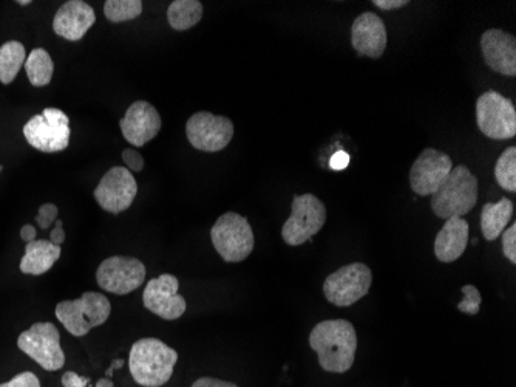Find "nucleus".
I'll return each instance as SVG.
<instances>
[{"mask_svg": "<svg viewBox=\"0 0 516 387\" xmlns=\"http://www.w3.org/2000/svg\"><path fill=\"white\" fill-rule=\"evenodd\" d=\"M309 346L326 372L345 374L353 367L357 352V333L347 319H328L314 327Z\"/></svg>", "mask_w": 516, "mask_h": 387, "instance_id": "obj_1", "label": "nucleus"}, {"mask_svg": "<svg viewBox=\"0 0 516 387\" xmlns=\"http://www.w3.org/2000/svg\"><path fill=\"white\" fill-rule=\"evenodd\" d=\"M177 361V350L157 338H143L130 350V374L140 386L161 387L174 375Z\"/></svg>", "mask_w": 516, "mask_h": 387, "instance_id": "obj_2", "label": "nucleus"}, {"mask_svg": "<svg viewBox=\"0 0 516 387\" xmlns=\"http://www.w3.org/2000/svg\"><path fill=\"white\" fill-rule=\"evenodd\" d=\"M430 203L439 219L466 216L478 203V179L467 166H456Z\"/></svg>", "mask_w": 516, "mask_h": 387, "instance_id": "obj_3", "label": "nucleus"}, {"mask_svg": "<svg viewBox=\"0 0 516 387\" xmlns=\"http://www.w3.org/2000/svg\"><path fill=\"white\" fill-rule=\"evenodd\" d=\"M110 313L112 304L109 299L96 292H87L75 301H62L56 305V318L76 338L102 326L110 318Z\"/></svg>", "mask_w": 516, "mask_h": 387, "instance_id": "obj_4", "label": "nucleus"}, {"mask_svg": "<svg viewBox=\"0 0 516 387\" xmlns=\"http://www.w3.org/2000/svg\"><path fill=\"white\" fill-rule=\"evenodd\" d=\"M212 244L226 262H242L254 251L255 237L248 219L237 213L218 217L211 230Z\"/></svg>", "mask_w": 516, "mask_h": 387, "instance_id": "obj_5", "label": "nucleus"}, {"mask_svg": "<svg viewBox=\"0 0 516 387\" xmlns=\"http://www.w3.org/2000/svg\"><path fill=\"white\" fill-rule=\"evenodd\" d=\"M25 140L30 146L45 154H55L64 151L70 144L72 129L70 118L59 109H44L39 115H34L25 123Z\"/></svg>", "mask_w": 516, "mask_h": 387, "instance_id": "obj_6", "label": "nucleus"}, {"mask_svg": "<svg viewBox=\"0 0 516 387\" xmlns=\"http://www.w3.org/2000/svg\"><path fill=\"white\" fill-rule=\"evenodd\" d=\"M17 347L47 372H56L65 364L58 327L51 322H36L17 338Z\"/></svg>", "mask_w": 516, "mask_h": 387, "instance_id": "obj_7", "label": "nucleus"}, {"mask_svg": "<svg viewBox=\"0 0 516 387\" xmlns=\"http://www.w3.org/2000/svg\"><path fill=\"white\" fill-rule=\"evenodd\" d=\"M326 222V208L313 194L294 196L289 219L282 228L285 244L299 247L313 239Z\"/></svg>", "mask_w": 516, "mask_h": 387, "instance_id": "obj_8", "label": "nucleus"}, {"mask_svg": "<svg viewBox=\"0 0 516 387\" xmlns=\"http://www.w3.org/2000/svg\"><path fill=\"white\" fill-rule=\"evenodd\" d=\"M373 284V273L368 265L354 262L339 268L323 284L325 298L337 307H350L367 296Z\"/></svg>", "mask_w": 516, "mask_h": 387, "instance_id": "obj_9", "label": "nucleus"}, {"mask_svg": "<svg viewBox=\"0 0 516 387\" xmlns=\"http://www.w3.org/2000/svg\"><path fill=\"white\" fill-rule=\"evenodd\" d=\"M479 131L492 140H509L516 134V110L512 101L490 90L476 101Z\"/></svg>", "mask_w": 516, "mask_h": 387, "instance_id": "obj_10", "label": "nucleus"}, {"mask_svg": "<svg viewBox=\"0 0 516 387\" xmlns=\"http://www.w3.org/2000/svg\"><path fill=\"white\" fill-rule=\"evenodd\" d=\"M146 281V265L136 257L112 256L99 265L96 282L113 295H129Z\"/></svg>", "mask_w": 516, "mask_h": 387, "instance_id": "obj_11", "label": "nucleus"}, {"mask_svg": "<svg viewBox=\"0 0 516 387\" xmlns=\"http://www.w3.org/2000/svg\"><path fill=\"white\" fill-rule=\"evenodd\" d=\"M234 132V123L229 118L218 117L211 112H197L186 124L189 143L197 151L208 154L223 151L231 143Z\"/></svg>", "mask_w": 516, "mask_h": 387, "instance_id": "obj_12", "label": "nucleus"}, {"mask_svg": "<svg viewBox=\"0 0 516 387\" xmlns=\"http://www.w3.org/2000/svg\"><path fill=\"white\" fill-rule=\"evenodd\" d=\"M93 194L104 211L116 216L132 206L138 194V185L129 169L116 166L102 177Z\"/></svg>", "mask_w": 516, "mask_h": 387, "instance_id": "obj_13", "label": "nucleus"}, {"mask_svg": "<svg viewBox=\"0 0 516 387\" xmlns=\"http://www.w3.org/2000/svg\"><path fill=\"white\" fill-rule=\"evenodd\" d=\"M453 168L449 155L432 148L424 149L411 166V189L421 197L433 196L444 185Z\"/></svg>", "mask_w": 516, "mask_h": 387, "instance_id": "obj_14", "label": "nucleus"}, {"mask_svg": "<svg viewBox=\"0 0 516 387\" xmlns=\"http://www.w3.org/2000/svg\"><path fill=\"white\" fill-rule=\"evenodd\" d=\"M180 282L174 274H161L149 281L143 293L144 307L166 321H175L186 313L187 302L178 293Z\"/></svg>", "mask_w": 516, "mask_h": 387, "instance_id": "obj_15", "label": "nucleus"}, {"mask_svg": "<svg viewBox=\"0 0 516 387\" xmlns=\"http://www.w3.org/2000/svg\"><path fill=\"white\" fill-rule=\"evenodd\" d=\"M161 126L163 121L158 110L147 101H135L119 121L123 137L136 148H141L157 137Z\"/></svg>", "mask_w": 516, "mask_h": 387, "instance_id": "obj_16", "label": "nucleus"}, {"mask_svg": "<svg viewBox=\"0 0 516 387\" xmlns=\"http://www.w3.org/2000/svg\"><path fill=\"white\" fill-rule=\"evenodd\" d=\"M484 61L493 72L516 75V38L500 28L487 30L481 36Z\"/></svg>", "mask_w": 516, "mask_h": 387, "instance_id": "obj_17", "label": "nucleus"}, {"mask_svg": "<svg viewBox=\"0 0 516 387\" xmlns=\"http://www.w3.org/2000/svg\"><path fill=\"white\" fill-rule=\"evenodd\" d=\"M387 28L377 14H360L351 27V44L359 55L379 59L387 48Z\"/></svg>", "mask_w": 516, "mask_h": 387, "instance_id": "obj_18", "label": "nucleus"}, {"mask_svg": "<svg viewBox=\"0 0 516 387\" xmlns=\"http://www.w3.org/2000/svg\"><path fill=\"white\" fill-rule=\"evenodd\" d=\"M96 14L92 5L82 0H68L59 8L53 19L56 35L70 42H78L95 25Z\"/></svg>", "mask_w": 516, "mask_h": 387, "instance_id": "obj_19", "label": "nucleus"}, {"mask_svg": "<svg viewBox=\"0 0 516 387\" xmlns=\"http://www.w3.org/2000/svg\"><path fill=\"white\" fill-rule=\"evenodd\" d=\"M469 222L462 217H452L445 220L444 227L439 231L435 240V254L444 264L458 261L466 253L470 240Z\"/></svg>", "mask_w": 516, "mask_h": 387, "instance_id": "obj_20", "label": "nucleus"}, {"mask_svg": "<svg viewBox=\"0 0 516 387\" xmlns=\"http://www.w3.org/2000/svg\"><path fill=\"white\" fill-rule=\"evenodd\" d=\"M61 253V247L51 244L50 240H33L25 248L21 271L30 276H41L53 268Z\"/></svg>", "mask_w": 516, "mask_h": 387, "instance_id": "obj_21", "label": "nucleus"}, {"mask_svg": "<svg viewBox=\"0 0 516 387\" xmlns=\"http://www.w3.org/2000/svg\"><path fill=\"white\" fill-rule=\"evenodd\" d=\"M513 206L512 200L501 199L500 202L486 203L481 211V228H483L484 237L489 242L498 239L501 234L506 230L510 220L513 217Z\"/></svg>", "mask_w": 516, "mask_h": 387, "instance_id": "obj_22", "label": "nucleus"}, {"mask_svg": "<svg viewBox=\"0 0 516 387\" xmlns=\"http://www.w3.org/2000/svg\"><path fill=\"white\" fill-rule=\"evenodd\" d=\"M203 18V4L198 0H175L167 10V21L177 31L191 30Z\"/></svg>", "mask_w": 516, "mask_h": 387, "instance_id": "obj_23", "label": "nucleus"}, {"mask_svg": "<svg viewBox=\"0 0 516 387\" xmlns=\"http://www.w3.org/2000/svg\"><path fill=\"white\" fill-rule=\"evenodd\" d=\"M25 47L22 42L8 41L0 47V83H13L25 62Z\"/></svg>", "mask_w": 516, "mask_h": 387, "instance_id": "obj_24", "label": "nucleus"}, {"mask_svg": "<svg viewBox=\"0 0 516 387\" xmlns=\"http://www.w3.org/2000/svg\"><path fill=\"white\" fill-rule=\"evenodd\" d=\"M25 72L33 87H44L51 83L55 64L44 48H34L25 61Z\"/></svg>", "mask_w": 516, "mask_h": 387, "instance_id": "obj_25", "label": "nucleus"}, {"mask_svg": "<svg viewBox=\"0 0 516 387\" xmlns=\"http://www.w3.org/2000/svg\"><path fill=\"white\" fill-rule=\"evenodd\" d=\"M143 13V2L141 0H107L104 4V14L110 22L133 21Z\"/></svg>", "mask_w": 516, "mask_h": 387, "instance_id": "obj_26", "label": "nucleus"}, {"mask_svg": "<svg viewBox=\"0 0 516 387\" xmlns=\"http://www.w3.org/2000/svg\"><path fill=\"white\" fill-rule=\"evenodd\" d=\"M495 179L501 188L516 192V148L510 146L501 154L495 165Z\"/></svg>", "mask_w": 516, "mask_h": 387, "instance_id": "obj_27", "label": "nucleus"}, {"mask_svg": "<svg viewBox=\"0 0 516 387\" xmlns=\"http://www.w3.org/2000/svg\"><path fill=\"white\" fill-rule=\"evenodd\" d=\"M461 290L464 298L458 304L459 312L472 316L478 315L479 309H481V302H483V296L479 293L478 288L475 285H464Z\"/></svg>", "mask_w": 516, "mask_h": 387, "instance_id": "obj_28", "label": "nucleus"}, {"mask_svg": "<svg viewBox=\"0 0 516 387\" xmlns=\"http://www.w3.org/2000/svg\"><path fill=\"white\" fill-rule=\"evenodd\" d=\"M59 216L58 206L53 203H45L39 208L38 216H36V222H38L39 228L47 230L50 228L51 223L56 222Z\"/></svg>", "mask_w": 516, "mask_h": 387, "instance_id": "obj_29", "label": "nucleus"}, {"mask_svg": "<svg viewBox=\"0 0 516 387\" xmlns=\"http://www.w3.org/2000/svg\"><path fill=\"white\" fill-rule=\"evenodd\" d=\"M503 251L504 256L509 259L512 264H516V225H510L507 231L503 233Z\"/></svg>", "mask_w": 516, "mask_h": 387, "instance_id": "obj_30", "label": "nucleus"}, {"mask_svg": "<svg viewBox=\"0 0 516 387\" xmlns=\"http://www.w3.org/2000/svg\"><path fill=\"white\" fill-rule=\"evenodd\" d=\"M0 387H41V381L33 372H22L13 377V380L0 384Z\"/></svg>", "mask_w": 516, "mask_h": 387, "instance_id": "obj_31", "label": "nucleus"}, {"mask_svg": "<svg viewBox=\"0 0 516 387\" xmlns=\"http://www.w3.org/2000/svg\"><path fill=\"white\" fill-rule=\"evenodd\" d=\"M123 160L130 172H141L144 169L143 155L135 149H124Z\"/></svg>", "mask_w": 516, "mask_h": 387, "instance_id": "obj_32", "label": "nucleus"}, {"mask_svg": "<svg viewBox=\"0 0 516 387\" xmlns=\"http://www.w3.org/2000/svg\"><path fill=\"white\" fill-rule=\"evenodd\" d=\"M61 381L64 387H87L90 384L89 377H81L75 372H65Z\"/></svg>", "mask_w": 516, "mask_h": 387, "instance_id": "obj_33", "label": "nucleus"}, {"mask_svg": "<svg viewBox=\"0 0 516 387\" xmlns=\"http://www.w3.org/2000/svg\"><path fill=\"white\" fill-rule=\"evenodd\" d=\"M192 387H238L237 384L229 383V381L218 380V378L204 377L195 381Z\"/></svg>", "mask_w": 516, "mask_h": 387, "instance_id": "obj_34", "label": "nucleus"}, {"mask_svg": "<svg viewBox=\"0 0 516 387\" xmlns=\"http://www.w3.org/2000/svg\"><path fill=\"white\" fill-rule=\"evenodd\" d=\"M50 242L53 245H58V247H61V245L64 244L65 233H64V223H62V220H56L55 228H53V230H51Z\"/></svg>", "mask_w": 516, "mask_h": 387, "instance_id": "obj_35", "label": "nucleus"}, {"mask_svg": "<svg viewBox=\"0 0 516 387\" xmlns=\"http://www.w3.org/2000/svg\"><path fill=\"white\" fill-rule=\"evenodd\" d=\"M373 5L382 8V10H398V8L408 5L407 0H373Z\"/></svg>", "mask_w": 516, "mask_h": 387, "instance_id": "obj_36", "label": "nucleus"}, {"mask_svg": "<svg viewBox=\"0 0 516 387\" xmlns=\"http://www.w3.org/2000/svg\"><path fill=\"white\" fill-rule=\"evenodd\" d=\"M348 163H350V157H348L347 152H337L334 154V157L331 158V168L336 169V171H342V169L347 168Z\"/></svg>", "mask_w": 516, "mask_h": 387, "instance_id": "obj_37", "label": "nucleus"}, {"mask_svg": "<svg viewBox=\"0 0 516 387\" xmlns=\"http://www.w3.org/2000/svg\"><path fill=\"white\" fill-rule=\"evenodd\" d=\"M21 237L27 244H30V242L36 239V228L33 225H24L21 230Z\"/></svg>", "mask_w": 516, "mask_h": 387, "instance_id": "obj_38", "label": "nucleus"}, {"mask_svg": "<svg viewBox=\"0 0 516 387\" xmlns=\"http://www.w3.org/2000/svg\"><path fill=\"white\" fill-rule=\"evenodd\" d=\"M124 360H115L112 363V366L106 370V378H112L113 374H115V370L123 369Z\"/></svg>", "mask_w": 516, "mask_h": 387, "instance_id": "obj_39", "label": "nucleus"}, {"mask_svg": "<svg viewBox=\"0 0 516 387\" xmlns=\"http://www.w3.org/2000/svg\"><path fill=\"white\" fill-rule=\"evenodd\" d=\"M95 387H115L113 386V381L110 378H101V380L96 383Z\"/></svg>", "mask_w": 516, "mask_h": 387, "instance_id": "obj_40", "label": "nucleus"}, {"mask_svg": "<svg viewBox=\"0 0 516 387\" xmlns=\"http://www.w3.org/2000/svg\"><path fill=\"white\" fill-rule=\"evenodd\" d=\"M17 4L24 5V7H25V5H30L31 2H30V0H17Z\"/></svg>", "mask_w": 516, "mask_h": 387, "instance_id": "obj_41", "label": "nucleus"}, {"mask_svg": "<svg viewBox=\"0 0 516 387\" xmlns=\"http://www.w3.org/2000/svg\"><path fill=\"white\" fill-rule=\"evenodd\" d=\"M2 169H4V166L0 165V172H2Z\"/></svg>", "mask_w": 516, "mask_h": 387, "instance_id": "obj_42", "label": "nucleus"}]
</instances>
